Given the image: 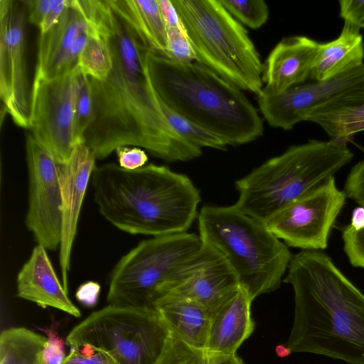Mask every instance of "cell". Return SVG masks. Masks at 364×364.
Returning a JSON list of instances; mask_svg holds the SVG:
<instances>
[{"label": "cell", "mask_w": 364, "mask_h": 364, "mask_svg": "<svg viewBox=\"0 0 364 364\" xmlns=\"http://www.w3.org/2000/svg\"><path fill=\"white\" fill-rule=\"evenodd\" d=\"M95 19L107 36L112 68L103 80L90 77L93 111L82 143L97 159L128 146L145 149L168 162L200 156L202 149L181 138L161 109L149 74L148 56L153 50L146 40L108 0H97Z\"/></svg>", "instance_id": "obj_1"}, {"label": "cell", "mask_w": 364, "mask_h": 364, "mask_svg": "<svg viewBox=\"0 0 364 364\" xmlns=\"http://www.w3.org/2000/svg\"><path fill=\"white\" fill-rule=\"evenodd\" d=\"M287 270L294 301L290 353L364 364V294L322 250L301 251Z\"/></svg>", "instance_id": "obj_2"}, {"label": "cell", "mask_w": 364, "mask_h": 364, "mask_svg": "<svg viewBox=\"0 0 364 364\" xmlns=\"http://www.w3.org/2000/svg\"><path fill=\"white\" fill-rule=\"evenodd\" d=\"M90 181L100 213L129 234L186 232L198 216V189L187 176L165 166L130 171L105 164L95 166Z\"/></svg>", "instance_id": "obj_3"}, {"label": "cell", "mask_w": 364, "mask_h": 364, "mask_svg": "<svg viewBox=\"0 0 364 364\" xmlns=\"http://www.w3.org/2000/svg\"><path fill=\"white\" fill-rule=\"evenodd\" d=\"M148 70L160 102L227 146L247 144L264 134L258 109L242 90L203 65L176 63L151 51Z\"/></svg>", "instance_id": "obj_4"}, {"label": "cell", "mask_w": 364, "mask_h": 364, "mask_svg": "<svg viewBox=\"0 0 364 364\" xmlns=\"http://www.w3.org/2000/svg\"><path fill=\"white\" fill-rule=\"evenodd\" d=\"M353 154L333 140L310 139L289 146L235 183V205L267 223L287 206L334 177Z\"/></svg>", "instance_id": "obj_5"}, {"label": "cell", "mask_w": 364, "mask_h": 364, "mask_svg": "<svg viewBox=\"0 0 364 364\" xmlns=\"http://www.w3.org/2000/svg\"><path fill=\"white\" fill-rule=\"evenodd\" d=\"M198 220L202 242L225 258L252 300L279 287L292 255L265 223L235 205L203 206Z\"/></svg>", "instance_id": "obj_6"}, {"label": "cell", "mask_w": 364, "mask_h": 364, "mask_svg": "<svg viewBox=\"0 0 364 364\" xmlns=\"http://www.w3.org/2000/svg\"><path fill=\"white\" fill-rule=\"evenodd\" d=\"M193 49L196 62L242 90L263 88V63L243 25L219 0H171Z\"/></svg>", "instance_id": "obj_7"}, {"label": "cell", "mask_w": 364, "mask_h": 364, "mask_svg": "<svg viewBox=\"0 0 364 364\" xmlns=\"http://www.w3.org/2000/svg\"><path fill=\"white\" fill-rule=\"evenodd\" d=\"M202 246L199 235L187 232L141 241L112 270L107 296L109 304L155 309L173 273Z\"/></svg>", "instance_id": "obj_8"}, {"label": "cell", "mask_w": 364, "mask_h": 364, "mask_svg": "<svg viewBox=\"0 0 364 364\" xmlns=\"http://www.w3.org/2000/svg\"><path fill=\"white\" fill-rule=\"evenodd\" d=\"M168 332L156 309L109 304L75 326L66 344H87L115 364H154Z\"/></svg>", "instance_id": "obj_9"}, {"label": "cell", "mask_w": 364, "mask_h": 364, "mask_svg": "<svg viewBox=\"0 0 364 364\" xmlns=\"http://www.w3.org/2000/svg\"><path fill=\"white\" fill-rule=\"evenodd\" d=\"M79 68L50 79H33L31 125L34 138L58 164H65L77 144L75 113Z\"/></svg>", "instance_id": "obj_10"}, {"label": "cell", "mask_w": 364, "mask_h": 364, "mask_svg": "<svg viewBox=\"0 0 364 364\" xmlns=\"http://www.w3.org/2000/svg\"><path fill=\"white\" fill-rule=\"evenodd\" d=\"M26 0H0V98L14 122L31 125V88L26 63Z\"/></svg>", "instance_id": "obj_11"}, {"label": "cell", "mask_w": 364, "mask_h": 364, "mask_svg": "<svg viewBox=\"0 0 364 364\" xmlns=\"http://www.w3.org/2000/svg\"><path fill=\"white\" fill-rule=\"evenodd\" d=\"M346 198L333 177L287 206L266 225L287 246L323 251Z\"/></svg>", "instance_id": "obj_12"}, {"label": "cell", "mask_w": 364, "mask_h": 364, "mask_svg": "<svg viewBox=\"0 0 364 364\" xmlns=\"http://www.w3.org/2000/svg\"><path fill=\"white\" fill-rule=\"evenodd\" d=\"M28 200L25 223L38 245L46 250L60 247L62 196L58 164L34 138L26 134Z\"/></svg>", "instance_id": "obj_13"}, {"label": "cell", "mask_w": 364, "mask_h": 364, "mask_svg": "<svg viewBox=\"0 0 364 364\" xmlns=\"http://www.w3.org/2000/svg\"><path fill=\"white\" fill-rule=\"evenodd\" d=\"M364 86V64L327 80L299 85L276 95L257 97L259 110L267 124L291 129L316 109L344 92Z\"/></svg>", "instance_id": "obj_14"}, {"label": "cell", "mask_w": 364, "mask_h": 364, "mask_svg": "<svg viewBox=\"0 0 364 364\" xmlns=\"http://www.w3.org/2000/svg\"><path fill=\"white\" fill-rule=\"evenodd\" d=\"M239 287L237 276L225 258L203 243L200 250L173 273L159 298H186L211 312Z\"/></svg>", "instance_id": "obj_15"}, {"label": "cell", "mask_w": 364, "mask_h": 364, "mask_svg": "<svg viewBox=\"0 0 364 364\" xmlns=\"http://www.w3.org/2000/svg\"><path fill=\"white\" fill-rule=\"evenodd\" d=\"M96 157L84 143H77L65 164H58L62 196V230L59 265L62 284L68 293V274L82 205L95 168Z\"/></svg>", "instance_id": "obj_16"}, {"label": "cell", "mask_w": 364, "mask_h": 364, "mask_svg": "<svg viewBox=\"0 0 364 364\" xmlns=\"http://www.w3.org/2000/svg\"><path fill=\"white\" fill-rule=\"evenodd\" d=\"M319 43L304 36L282 38L263 64V88L260 93L276 95L309 78Z\"/></svg>", "instance_id": "obj_17"}, {"label": "cell", "mask_w": 364, "mask_h": 364, "mask_svg": "<svg viewBox=\"0 0 364 364\" xmlns=\"http://www.w3.org/2000/svg\"><path fill=\"white\" fill-rule=\"evenodd\" d=\"M17 296L42 308L52 307L75 317L81 316L58 277L46 249L35 246L16 277Z\"/></svg>", "instance_id": "obj_18"}, {"label": "cell", "mask_w": 364, "mask_h": 364, "mask_svg": "<svg viewBox=\"0 0 364 364\" xmlns=\"http://www.w3.org/2000/svg\"><path fill=\"white\" fill-rule=\"evenodd\" d=\"M252 301L240 287L211 311L206 350L236 354L255 328L250 310Z\"/></svg>", "instance_id": "obj_19"}, {"label": "cell", "mask_w": 364, "mask_h": 364, "mask_svg": "<svg viewBox=\"0 0 364 364\" xmlns=\"http://www.w3.org/2000/svg\"><path fill=\"white\" fill-rule=\"evenodd\" d=\"M85 20L67 0L66 8L58 23L49 31L40 33L34 79H50L62 74V69L72 43Z\"/></svg>", "instance_id": "obj_20"}, {"label": "cell", "mask_w": 364, "mask_h": 364, "mask_svg": "<svg viewBox=\"0 0 364 364\" xmlns=\"http://www.w3.org/2000/svg\"><path fill=\"white\" fill-rule=\"evenodd\" d=\"M306 121L320 126L330 140L347 144L364 131V86L333 99L311 112Z\"/></svg>", "instance_id": "obj_21"}, {"label": "cell", "mask_w": 364, "mask_h": 364, "mask_svg": "<svg viewBox=\"0 0 364 364\" xmlns=\"http://www.w3.org/2000/svg\"><path fill=\"white\" fill-rule=\"evenodd\" d=\"M168 331L185 343L205 349L210 326V310L191 299L165 295L155 304Z\"/></svg>", "instance_id": "obj_22"}, {"label": "cell", "mask_w": 364, "mask_h": 364, "mask_svg": "<svg viewBox=\"0 0 364 364\" xmlns=\"http://www.w3.org/2000/svg\"><path fill=\"white\" fill-rule=\"evenodd\" d=\"M356 24L344 21L339 36L320 43L309 78L321 81L364 64V41Z\"/></svg>", "instance_id": "obj_23"}, {"label": "cell", "mask_w": 364, "mask_h": 364, "mask_svg": "<svg viewBox=\"0 0 364 364\" xmlns=\"http://www.w3.org/2000/svg\"><path fill=\"white\" fill-rule=\"evenodd\" d=\"M108 2L143 36L154 53L166 58L167 30L157 0H108Z\"/></svg>", "instance_id": "obj_24"}, {"label": "cell", "mask_w": 364, "mask_h": 364, "mask_svg": "<svg viewBox=\"0 0 364 364\" xmlns=\"http://www.w3.org/2000/svg\"><path fill=\"white\" fill-rule=\"evenodd\" d=\"M47 337L25 327L2 331L0 364H44L43 353Z\"/></svg>", "instance_id": "obj_25"}, {"label": "cell", "mask_w": 364, "mask_h": 364, "mask_svg": "<svg viewBox=\"0 0 364 364\" xmlns=\"http://www.w3.org/2000/svg\"><path fill=\"white\" fill-rule=\"evenodd\" d=\"M88 38L78 60V68L87 76L103 80L112 68V58L107 36L97 24H90Z\"/></svg>", "instance_id": "obj_26"}, {"label": "cell", "mask_w": 364, "mask_h": 364, "mask_svg": "<svg viewBox=\"0 0 364 364\" xmlns=\"http://www.w3.org/2000/svg\"><path fill=\"white\" fill-rule=\"evenodd\" d=\"M159 102L170 126L187 142L200 149H226L227 145L216 135L178 114L161 102Z\"/></svg>", "instance_id": "obj_27"}, {"label": "cell", "mask_w": 364, "mask_h": 364, "mask_svg": "<svg viewBox=\"0 0 364 364\" xmlns=\"http://www.w3.org/2000/svg\"><path fill=\"white\" fill-rule=\"evenodd\" d=\"M154 364H210L206 349L192 346L168 332L161 353Z\"/></svg>", "instance_id": "obj_28"}, {"label": "cell", "mask_w": 364, "mask_h": 364, "mask_svg": "<svg viewBox=\"0 0 364 364\" xmlns=\"http://www.w3.org/2000/svg\"><path fill=\"white\" fill-rule=\"evenodd\" d=\"M219 1L238 22L252 29L259 28L269 18V8L263 0H219Z\"/></svg>", "instance_id": "obj_29"}, {"label": "cell", "mask_w": 364, "mask_h": 364, "mask_svg": "<svg viewBox=\"0 0 364 364\" xmlns=\"http://www.w3.org/2000/svg\"><path fill=\"white\" fill-rule=\"evenodd\" d=\"M78 82L75 113V134L77 143H82L83 134L92 117V95L90 77L80 70L78 73Z\"/></svg>", "instance_id": "obj_30"}, {"label": "cell", "mask_w": 364, "mask_h": 364, "mask_svg": "<svg viewBox=\"0 0 364 364\" xmlns=\"http://www.w3.org/2000/svg\"><path fill=\"white\" fill-rule=\"evenodd\" d=\"M166 58L180 63L196 62L195 53L185 29L167 30Z\"/></svg>", "instance_id": "obj_31"}, {"label": "cell", "mask_w": 364, "mask_h": 364, "mask_svg": "<svg viewBox=\"0 0 364 364\" xmlns=\"http://www.w3.org/2000/svg\"><path fill=\"white\" fill-rule=\"evenodd\" d=\"M344 252L350 262L355 267L364 269V228L355 230L349 225L342 231Z\"/></svg>", "instance_id": "obj_32"}, {"label": "cell", "mask_w": 364, "mask_h": 364, "mask_svg": "<svg viewBox=\"0 0 364 364\" xmlns=\"http://www.w3.org/2000/svg\"><path fill=\"white\" fill-rule=\"evenodd\" d=\"M62 364H115L107 354L95 351L87 344L71 348Z\"/></svg>", "instance_id": "obj_33"}, {"label": "cell", "mask_w": 364, "mask_h": 364, "mask_svg": "<svg viewBox=\"0 0 364 364\" xmlns=\"http://www.w3.org/2000/svg\"><path fill=\"white\" fill-rule=\"evenodd\" d=\"M343 191L347 198L364 206V157L351 168L346 178Z\"/></svg>", "instance_id": "obj_34"}, {"label": "cell", "mask_w": 364, "mask_h": 364, "mask_svg": "<svg viewBox=\"0 0 364 364\" xmlns=\"http://www.w3.org/2000/svg\"><path fill=\"white\" fill-rule=\"evenodd\" d=\"M38 328L47 335L43 353V363L62 364L66 357L64 341L52 327Z\"/></svg>", "instance_id": "obj_35"}, {"label": "cell", "mask_w": 364, "mask_h": 364, "mask_svg": "<svg viewBox=\"0 0 364 364\" xmlns=\"http://www.w3.org/2000/svg\"><path fill=\"white\" fill-rule=\"evenodd\" d=\"M119 166L126 170H136L144 166L148 156L144 149L133 146H120L116 150Z\"/></svg>", "instance_id": "obj_36"}, {"label": "cell", "mask_w": 364, "mask_h": 364, "mask_svg": "<svg viewBox=\"0 0 364 364\" xmlns=\"http://www.w3.org/2000/svg\"><path fill=\"white\" fill-rule=\"evenodd\" d=\"M340 16L362 28L364 23V0H340Z\"/></svg>", "instance_id": "obj_37"}, {"label": "cell", "mask_w": 364, "mask_h": 364, "mask_svg": "<svg viewBox=\"0 0 364 364\" xmlns=\"http://www.w3.org/2000/svg\"><path fill=\"white\" fill-rule=\"evenodd\" d=\"M56 0H26L28 21L38 27L55 4Z\"/></svg>", "instance_id": "obj_38"}, {"label": "cell", "mask_w": 364, "mask_h": 364, "mask_svg": "<svg viewBox=\"0 0 364 364\" xmlns=\"http://www.w3.org/2000/svg\"><path fill=\"white\" fill-rule=\"evenodd\" d=\"M100 285L95 282L88 281L82 284L77 289V300L86 307L95 306L98 301Z\"/></svg>", "instance_id": "obj_39"}, {"label": "cell", "mask_w": 364, "mask_h": 364, "mask_svg": "<svg viewBox=\"0 0 364 364\" xmlns=\"http://www.w3.org/2000/svg\"><path fill=\"white\" fill-rule=\"evenodd\" d=\"M166 30L185 29L171 0H157Z\"/></svg>", "instance_id": "obj_40"}, {"label": "cell", "mask_w": 364, "mask_h": 364, "mask_svg": "<svg viewBox=\"0 0 364 364\" xmlns=\"http://www.w3.org/2000/svg\"><path fill=\"white\" fill-rule=\"evenodd\" d=\"M67 6V0H56L42 23L39 26L40 33L49 31L59 21Z\"/></svg>", "instance_id": "obj_41"}, {"label": "cell", "mask_w": 364, "mask_h": 364, "mask_svg": "<svg viewBox=\"0 0 364 364\" xmlns=\"http://www.w3.org/2000/svg\"><path fill=\"white\" fill-rule=\"evenodd\" d=\"M349 226L355 230L364 228V206L358 205L353 210Z\"/></svg>", "instance_id": "obj_42"}, {"label": "cell", "mask_w": 364, "mask_h": 364, "mask_svg": "<svg viewBox=\"0 0 364 364\" xmlns=\"http://www.w3.org/2000/svg\"><path fill=\"white\" fill-rule=\"evenodd\" d=\"M276 351L277 353V354L279 355V356H286L287 355H289L290 353V351L289 350V349L286 347L285 345H283V346H278L276 348Z\"/></svg>", "instance_id": "obj_43"}, {"label": "cell", "mask_w": 364, "mask_h": 364, "mask_svg": "<svg viewBox=\"0 0 364 364\" xmlns=\"http://www.w3.org/2000/svg\"><path fill=\"white\" fill-rule=\"evenodd\" d=\"M362 28H363V29H364V23H363V24L362 25Z\"/></svg>", "instance_id": "obj_44"}]
</instances>
